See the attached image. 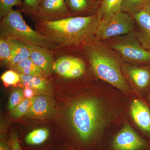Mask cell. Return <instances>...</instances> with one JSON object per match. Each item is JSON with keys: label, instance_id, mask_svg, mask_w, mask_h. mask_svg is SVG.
Segmentation results:
<instances>
[{"label": "cell", "instance_id": "obj_16", "mask_svg": "<svg viewBox=\"0 0 150 150\" xmlns=\"http://www.w3.org/2000/svg\"><path fill=\"white\" fill-rule=\"evenodd\" d=\"M71 16H86L96 13L98 1L95 0H65Z\"/></svg>", "mask_w": 150, "mask_h": 150}, {"label": "cell", "instance_id": "obj_7", "mask_svg": "<svg viewBox=\"0 0 150 150\" xmlns=\"http://www.w3.org/2000/svg\"><path fill=\"white\" fill-rule=\"evenodd\" d=\"M124 115L132 127L150 142V104L133 92L125 96Z\"/></svg>", "mask_w": 150, "mask_h": 150}, {"label": "cell", "instance_id": "obj_3", "mask_svg": "<svg viewBox=\"0 0 150 150\" xmlns=\"http://www.w3.org/2000/svg\"><path fill=\"white\" fill-rule=\"evenodd\" d=\"M83 51L97 81L112 86L125 96L133 92L123 74V62L111 48L95 38L84 45Z\"/></svg>", "mask_w": 150, "mask_h": 150}, {"label": "cell", "instance_id": "obj_21", "mask_svg": "<svg viewBox=\"0 0 150 150\" xmlns=\"http://www.w3.org/2000/svg\"><path fill=\"white\" fill-rule=\"evenodd\" d=\"M146 6V0H122L121 11L134 14L144 9Z\"/></svg>", "mask_w": 150, "mask_h": 150}, {"label": "cell", "instance_id": "obj_29", "mask_svg": "<svg viewBox=\"0 0 150 150\" xmlns=\"http://www.w3.org/2000/svg\"><path fill=\"white\" fill-rule=\"evenodd\" d=\"M11 146L12 150H22L17 136L13 135L11 139Z\"/></svg>", "mask_w": 150, "mask_h": 150}, {"label": "cell", "instance_id": "obj_4", "mask_svg": "<svg viewBox=\"0 0 150 150\" xmlns=\"http://www.w3.org/2000/svg\"><path fill=\"white\" fill-rule=\"evenodd\" d=\"M96 150H150V142L132 127L123 114L108 129Z\"/></svg>", "mask_w": 150, "mask_h": 150}, {"label": "cell", "instance_id": "obj_32", "mask_svg": "<svg viewBox=\"0 0 150 150\" xmlns=\"http://www.w3.org/2000/svg\"><path fill=\"white\" fill-rule=\"evenodd\" d=\"M144 9L150 15V5L146 6Z\"/></svg>", "mask_w": 150, "mask_h": 150}, {"label": "cell", "instance_id": "obj_5", "mask_svg": "<svg viewBox=\"0 0 150 150\" xmlns=\"http://www.w3.org/2000/svg\"><path fill=\"white\" fill-rule=\"evenodd\" d=\"M21 10H11L1 18L0 38L16 40L29 46L44 47L54 50L55 46L39 32L33 30L25 21Z\"/></svg>", "mask_w": 150, "mask_h": 150}, {"label": "cell", "instance_id": "obj_20", "mask_svg": "<svg viewBox=\"0 0 150 150\" xmlns=\"http://www.w3.org/2000/svg\"><path fill=\"white\" fill-rule=\"evenodd\" d=\"M49 131L45 128L35 129L28 134L25 142L28 144L38 145L44 143L48 139Z\"/></svg>", "mask_w": 150, "mask_h": 150}, {"label": "cell", "instance_id": "obj_9", "mask_svg": "<svg viewBox=\"0 0 150 150\" xmlns=\"http://www.w3.org/2000/svg\"><path fill=\"white\" fill-rule=\"evenodd\" d=\"M136 22L132 15L120 11L105 21H100L96 33L99 40H108L112 38L126 35L135 30Z\"/></svg>", "mask_w": 150, "mask_h": 150}, {"label": "cell", "instance_id": "obj_13", "mask_svg": "<svg viewBox=\"0 0 150 150\" xmlns=\"http://www.w3.org/2000/svg\"><path fill=\"white\" fill-rule=\"evenodd\" d=\"M55 112L54 100L48 96H38L33 98V103L25 116L33 119H44Z\"/></svg>", "mask_w": 150, "mask_h": 150}, {"label": "cell", "instance_id": "obj_11", "mask_svg": "<svg viewBox=\"0 0 150 150\" xmlns=\"http://www.w3.org/2000/svg\"><path fill=\"white\" fill-rule=\"evenodd\" d=\"M70 16L65 0H43L32 16L35 22L57 21Z\"/></svg>", "mask_w": 150, "mask_h": 150}, {"label": "cell", "instance_id": "obj_15", "mask_svg": "<svg viewBox=\"0 0 150 150\" xmlns=\"http://www.w3.org/2000/svg\"><path fill=\"white\" fill-rule=\"evenodd\" d=\"M18 74L21 79L19 85L30 88L36 92L37 95L50 96L54 92L53 86L47 78Z\"/></svg>", "mask_w": 150, "mask_h": 150}, {"label": "cell", "instance_id": "obj_25", "mask_svg": "<svg viewBox=\"0 0 150 150\" xmlns=\"http://www.w3.org/2000/svg\"><path fill=\"white\" fill-rule=\"evenodd\" d=\"M23 5L22 0H0V18H2L6 15L14 6Z\"/></svg>", "mask_w": 150, "mask_h": 150}, {"label": "cell", "instance_id": "obj_26", "mask_svg": "<svg viewBox=\"0 0 150 150\" xmlns=\"http://www.w3.org/2000/svg\"><path fill=\"white\" fill-rule=\"evenodd\" d=\"M25 98L23 90L16 88L12 92L9 99L8 108L11 110L19 104Z\"/></svg>", "mask_w": 150, "mask_h": 150}, {"label": "cell", "instance_id": "obj_22", "mask_svg": "<svg viewBox=\"0 0 150 150\" xmlns=\"http://www.w3.org/2000/svg\"><path fill=\"white\" fill-rule=\"evenodd\" d=\"M33 103V98L28 99L25 98L21 102L11 110V115L14 118H21L26 115L28 112Z\"/></svg>", "mask_w": 150, "mask_h": 150}, {"label": "cell", "instance_id": "obj_17", "mask_svg": "<svg viewBox=\"0 0 150 150\" xmlns=\"http://www.w3.org/2000/svg\"><path fill=\"white\" fill-rule=\"evenodd\" d=\"M11 46L12 57L7 66L11 68L20 62L30 57V51L27 45L16 40H8Z\"/></svg>", "mask_w": 150, "mask_h": 150}, {"label": "cell", "instance_id": "obj_23", "mask_svg": "<svg viewBox=\"0 0 150 150\" xmlns=\"http://www.w3.org/2000/svg\"><path fill=\"white\" fill-rule=\"evenodd\" d=\"M11 46L8 40L0 38V60L1 64L7 65L12 57Z\"/></svg>", "mask_w": 150, "mask_h": 150}, {"label": "cell", "instance_id": "obj_14", "mask_svg": "<svg viewBox=\"0 0 150 150\" xmlns=\"http://www.w3.org/2000/svg\"><path fill=\"white\" fill-rule=\"evenodd\" d=\"M132 16L138 26L137 30H134L137 38L142 46L150 51V15L144 9Z\"/></svg>", "mask_w": 150, "mask_h": 150}, {"label": "cell", "instance_id": "obj_6", "mask_svg": "<svg viewBox=\"0 0 150 150\" xmlns=\"http://www.w3.org/2000/svg\"><path fill=\"white\" fill-rule=\"evenodd\" d=\"M108 45L124 62L132 64L149 65L150 51L142 46L134 31L108 40Z\"/></svg>", "mask_w": 150, "mask_h": 150}, {"label": "cell", "instance_id": "obj_12", "mask_svg": "<svg viewBox=\"0 0 150 150\" xmlns=\"http://www.w3.org/2000/svg\"><path fill=\"white\" fill-rule=\"evenodd\" d=\"M30 51V58L40 68L45 78L54 73L56 58L54 51L49 48L28 45Z\"/></svg>", "mask_w": 150, "mask_h": 150}, {"label": "cell", "instance_id": "obj_31", "mask_svg": "<svg viewBox=\"0 0 150 150\" xmlns=\"http://www.w3.org/2000/svg\"><path fill=\"white\" fill-rule=\"evenodd\" d=\"M144 98L150 104V92L147 95V96Z\"/></svg>", "mask_w": 150, "mask_h": 150}, {"label": "cell", "instance_id": "obj_2", "mask_svg": "<svg viewBox=\"0 0 150 150\" xmlns=\"http://www.w3.org/2000/svg\"><path fill=\"white\" fill-rule=\"evenodd\" d=\"M97 13L86 16H70L57 21L35 22V30L55 46L54 50L73 51L96 38L100 22Z\"/></svg>", "mask_w": 150, "mask_h": 150}, {"label": "cell", "instance_id": "obj_35", "mask_svg": "<svg viewBox=\"0 0 150 150\" xmlns=\"http://www.w3.org/2000/svg\"><path fill=\"white\" fill-rule=\"evenodd\" d=\"M149 67H150V64H149Z\"/></svg>", "mask_w": 150, "mask_h": 150}, {"label": "cell", "instance_id": "obj_28", "mask_svg": "<svg viewBox=\"0 0 150 150\" xmlns=\"http://www.w3.org/2000/svg\"><path fill=\"white\" fill-rule=\"evenodd\" d=\"M25 98L32 99L37 95L36 92L30 88L24 87L23 89Z\"/></svg>", "mask_w": 150, "mask_h": 150}, {"label": "cell", "instance_id": "obj_30", "mask_svg": "<svg viewBox=\"0 0 150 150\" xmlns=\"http://www.w3.org/2000/svg\"><path fill=\"white\" fill-rule=\"evenodd\" d=\"M0 150H10L9 146L6 142L3 139V137H1L0 143Z\"/></svg>", "mask_w": 150, "mask_h": 150}, {"label": "cell", "instance_id": "obj_34", "mask_svg": "<svg viewBox=\"0 0 150 150\" xmlns=\"http://www.w3.org/2000/svg\"><path fill=\"white\" fill-rule=\"evenodd\" d=\"M95 1H100V0H95Z\"/></svg>", "mask_w": 150, "mask_h": 150}, {"label": "cell", "instance_id": "obj_18", "mask_svg": "<svg viewBox=\"0 0 150 150\" xmlns=\"http://www.w3.org/2000/svg\"><path fill=\"white\" fill-rule=\"evenodd\" d=\"M122 0H101L97 13L100 21H105L112 15L121 11Z\"/></svg>", "mask_w": 150, "mask_h": 150}, {"label": "cell", "instance_id": "obj_24", "mask_svg": "<svg viewBox=\"0 0 150 150\" xmlns=\"http://www.w3.org/2000/svg\"><path fill=\"white\" fill-rule=\"evenodd\" d=\"M4 86H18L20 83L21 79L19 75L13 70L6 71L1 77Z\"/></svg>", "mask_w": 150, "mask_h": 150}, {"label": "cell", "instance_id": "obj_1", "mask_svg": "<svg viewBox=\"0 0 150 150\" xmlns=\"http://www.w3.org/2000/svg\"><path fill=\"white\" fill-rule=\"evenodd\" d=\"M124 102L122 92L99 81L74 100L67 115L80 149L96 150L108 129L124 114Z\"/></svg>", "mask_w": 150, "mask_h": 150}, {"label": "cell", "instance_id": "obj_10", "mask_svg": "<svg viewBox=\"0 0 150 150\" xmlns=\"http://www.w3.org/2000/svg\"><path fill=\"white\" fill-rule=\"evenodd\" d=\"M122 71L132 91L145 98L150 91V67L123 62Z\"/></svg>", "mask_w": 150, "mask_h": 150}, {"label": "cell", "instance_id": "obj_33", "mask_svg": "<svg viewBox=\"0 0 150 150\" xmlns=\"http://www.w3.org/2000/svg\"><path fill=\"white\" fill-rule=\"evenodd\" d=\"M149 5H150V0H146V6Z\"/></svg>", "mask_w": 150, "mask_h": 150}, {"label": "cell", "instance_id": "obj_8", "mask_svg": "<svg viewBox=\"0 0 150 150\" xmlns=\"http://www.w3.org/2000/svg\"><path fill=\"white\" fill-rule=\"evenodd\" d=\"M56 61L53 74L69 81H79L86 77L87 66L82 58L72 51H54Z\"/></svg>", "mask_w": 150, "mask_h": 150}, {"label": "cell", "instance_id": "obj_19", "mask_svg": "<svg viewBox=\"0 0 150 150\" xmlns=\"http://www.w3.org/2000/svg\"><path fill=\"white\" fill-rule=\"evenodd\" d=\"M11 68L18 74L45 78L40 68L33 63L30 57L23 60Z\"/></svg>", "mask_w": 150, "mask_h": 150}, {"label": "cell", "instance_id": "obj_27", "mask_svg": "<svg viewBox=\"0 0 150 150\" xmlns=\"http://www.w3.org/2000/svg\"><path fill=\"white\" fill-rule=\"evenodd\" d=\"M43 0H23L21 11L23 12L33 15L37 11L38 7Z\"/></svg>", "mask_w": 150, "mask_h": 150}]
</instances>
